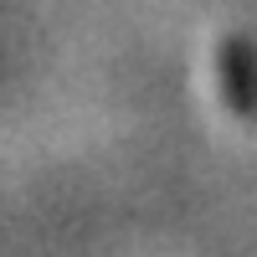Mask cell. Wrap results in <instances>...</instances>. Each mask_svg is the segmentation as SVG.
<instances>
[{"label": "cell", "mask_w": 257, "mask_h": 257, "mask_svg": "<svg viewBox=\"0 0 257 257\" xmlns=\"http://www.w3.org/2000/svg\"><path fill=\"white\" fill-rule=\"evenodd\" d=\"M216 82H221V98L231 113L252 118L257 113V47L247 36H226L221 52H216Z\"/></svg>", "instance_id": "cell-1"}]
</instances>
